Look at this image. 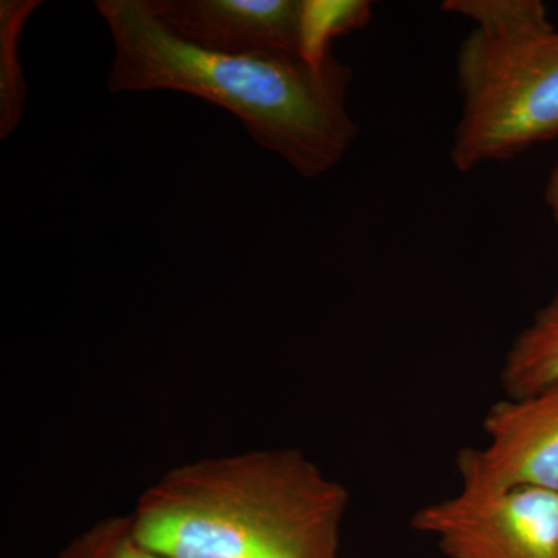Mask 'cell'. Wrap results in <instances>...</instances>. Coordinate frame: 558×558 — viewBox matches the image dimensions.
<instances>
[{"label": "cell", "instance_id": "1", "mask_svg": "<svg viewBox=\"0 0 558 558\" xmlns=\"http://www.w3.org/2000/svg\"><path fill=\"white\" fill-rule=\"evenodd\" d=\"M95 7L112 36L110 94L170 90L219 106L307 180L336 168L354 145L360 130L348 109L354 72L336 54L314 62L293 53H218L172 35L146 0Z\"/></svg>", "mask_w": 558, "mask_h": 558}, {"label": "cell", "instance_id": "2", "mask_svg": "<svg viewBox=\"0 0 558 558\" xmlns=\"http://www.w3.org/2000/svg\"><path fill=\"white\" fill-rule=\"evenodd\" d=\"M348 501L300 450H250L171 469L128 519L171 558H340Z\"/></svg>", "mask_w": 558, "mask_h": 558}, {"label": "cell", "instance_id": "3", "mask_svg": "<svg viewBox=\"0 0 558 558\" xmlns=\"http://www.w3.org/2000/svg\"><path fill=\"white\" fill-rule=\"evenodd\" d=\"M461 116L450 157L458 171L506 161L558 138V28H473L457 58Z\"/></svg>", "mask_w": 558, "mask_h": 558}, {"label": "cell", "instance_id": "4", "mask_svg": "<svg viewBox=\"0 0 558 558\" xmlns=\"http://www.w3.org/2000/svg\"><path fill=\"white\" fill-rule=\"evenodd\" d=\"M413 527L447 558H558V494L539 488L461 484L424 506Z\"/></svg>", "mask_w": 558, "mask_h": 558}, {"label": "cell", "instance_id": "5", "mask_svg": "<svg viewBox=\"0 0 558 558\" xmlns=\"http://www.w3.org/2000/svg\"><path fill=\"white\" fill-rule=\"evenodd\" d=\"M483 427L486 446L459 453L461 484L558 494V385L499 400Z\"/></svg>", "mask_w": 558, "mask_h": 558}, {"label": "cell", "instance_id": "6", "mask_svg": "<svg viewBox=\"0 0 558 558\" xmlns=\"http://www.w3.org/2000/svg\"><path fill=\"white\" fill-rule=\"evenodd\" d=\"M146 2L167 31L201 49L229 54H301L304 0Z\"/></svg>", "mask_w": 558, "mask_h": 558}, {"label": "cell", "instance_id": "7", "mask_svg": "<svg viewBox=\"0 0 558 558\" xmlns=\"http://www.w3.org/2000/svg\"><path fill=\"white\" fill-rule=\"evenodd\" d=\"M506 398H524L558 385V289L513 340L501 368Z\"/></svg>", "mask_w": 558, "mask_h": 558}, {"label": "cell", "instance_id": "8", "mask_svg": "<svg viewBox=\"0 0 558 558\" xmlns=\"http://www.w3.org/2000/svg\"><path fill=\"white\" fill-rule=\"evenodd\" d=\"M43 5L40 0L0 2V138H9L24 119L27 84L21 61L25 22Z\"/></svg>", "mask_w": 558, "mask_h": 558}, {"label": "cell", "instance_id": "9", "mask_svg": "<svg viewBox=\"0 0 558 558\" xmlns=\"http://www.w3.org/2000/svg\"><path fill=\"white\" fill-rule=\"evenodd\" d=\"M371 16L373 5L365 0H304L301 54L314 62L328 60L332 39L360 31Z\"/></svg>", "mask_w": 558, "mask_h": 558}, {"label": "cell", "instance_id": "10", "mask_svg": "<svg viewBox=\"0 0 558 558\" xmlns=\"http://www.w3.org/2000/svg\"><path fill=\"white\" fill-rule=\"evenodd\" d=\"M53 558H171L143 546L132 534L128 515L97 521Z\"/></svg>", "mask_w": 558, "mask_h": 558}, {"label": "cell", "instance_id": "11", "mask_svg": "<svg viewBox=\"0 0 558 558\" xmlns=\"http://www.w3.org/2000/svg\"><path fill=\"white\" fill-rule=\"evenodd\" d=\"M545 202L554 222L558 227V160L550 170L548 182H546Z\"/></svg>", "mask_w": 558, "mask_h": 558}]
</instances>
